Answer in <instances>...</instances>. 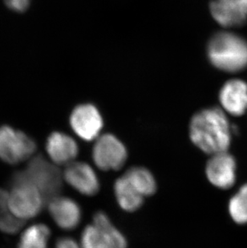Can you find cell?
Instances as JSON below:
<instances>
[{"mask_svg": "<svg viewBox=\"0 0 247 248\" xmlns=\"http://www.w3.org/2000/svg\"><path fill=\"white\" fill-rule=\"evenodd\" d=\"M9 211L8 209V192L0 189V214Z\"/></svg>", "mask_w": 247, "mask_h": 248, "instance_id": "22", "label": "cell"}, {"mask_svg": "<svg viewBox=\"0 0 247 248\" xmlns=\"http://www.w3.org/2000/svg\"><path fill=\"white\" fill-rule=\"evenodd\" d=\"M47 208L51 218L62 229L71 231L78 227L81 221L80 206L68 197H55L47 202Z\"/></svg>", "mask_w": 247, "mask_h": 248, "instance_id": "11", "label": "cell"}, {"mask_svg": "<svg viewBox=\"0 0 247 248\" xmlns=\"http://www.w3.org/2000/svg\"><path fill=\"white\" fill-rule=\"evenodd\" d=\"M92 156L100 170H119L127 162L128 151L114 134H104L95 140Z\"/></svg>", "mask_w": 247, "mask_h": 248, "instance_id": "6", "label": "cell"}, {"mask_svg": "<svg viewBox=\"0 0 247 248\" xmlns=\"http://www.w3.org/2000/svg\"><path fill=\"white\" fill-rule=\"evenodd\" d=\"M219 98L223 108L231 114L243 115L247 109V84L243 80H230L222 87Z\"/></svg>", "mask_w": 247, "mask_h": 248, "instance_id": "14", "label": "cell"}, {"mask_svg": "<svg viewBox=\"0 0 247 248\" xmlns=\"http://www.w3.org/2000/svg\"><path fill=\"white\" fill-rule=\"evenodd\" d=\"M230 213L238 223L247 222V185L243 186L240 191L230 202Z\"/></svg>", "mask_w": 247, "mask_h": 248, "instance_id": "18", "label": "cell"}, {"mask_svg": "<svg viewBox=\"0 0 247 248\" xmlns=\"http://www.w3.org/2000/svg\"><path fill=\"white\" fill-rule=\"evenodd\" d=\"M81 248H128L125 237L112 224L108 216L98 211L81 234Z\"/></svg>", "mask_w": 247, "mask_h": 248, "instance_id": "4", "label": "cell"}, {"mask_svg": "<svg viewBox=\"0 0 247 248\" xmlns=\"http://www.w3.org/2000/svg\"><path fill=\"white\" fill-rule=\"evenodd\" d=\"M113 190L117 203L124 211L134 212L144 204L145 197L136 190L124 174L115 181Z\"/></svg>", "mask_w": 247, "mask_h": 248, "instance_id": "15", "label": "cell"}, {"mask_svg": "<svg viewBox=\"0 0 247 248\" xmlns=\"http://www.w3.org/2000/svg\"><path fill=\"white\" fill-rule=\"evenodd\" d=\"M25 221L17 218L11 211L0 214V231L7 234H15L19 232L24 225Z\"/></svg>", "mask_w": 247, "mask_h": 248, "instance_id": "19", "label": "cell"}, {"mask_svg": "<svg viewBox=\"0 0 247 248\" xmlns=\"http://www.w3.org/2000/svg\"><path fill=\"white\" fill-rule=\"evenodd\" d=\"M213 18L225 28L242 26L247 19V0H214L210 6Z\"/></svg>", "mask_w": 247, "mask_h": 248, "instance_id": "10", "label": "cell"}, {"mask_svg": "<svg viewBox=\"0 0 247 248\" xmlns=\"http://www.w3.org/2000/svg\"><path fill=\"white\" fill-rule=\"evenodd\" d=\"M46 150L50 159L56 166H68L77 159L79 146L68 134L53 132L48 137Z\"/></svg>", "mask_w": 247, "mask_h": 248, "instance_id": "12", "label": "cell"}, {"mask_svg": "<svg viewBox=\"0 0 247 248\" xmlns=\"http://www.w3.org/2000/svg\"><path fill=\"white\" fill-rule=\"evenodd\" d=\"M63 178L73 189L86 196H94L100 191L98 177L93 167L86 162L74 161L66 166Z\"/></svg>", "mask_w": 247, "mask_h": 248, "instance_id": "9", "label": "cell"}, {"mask_svg": "<svg viewBox=\"0 0 247 248\" xmlns=\"http://www.w3.org/2000/svg\"><path fill=\"white\" fill-rule=\"evenodd\" d=\"M69 122L75 134L87 141L96 140L104 126L102 115L96 106L90 103L75 107Z\"/></svg>", "mask_w": 247, "mask_h": 248, "instance_id": "8", "label": "cell"}, {"mask_svg": "<svg viewBox=\"0 0 247 248\" xmlns=\"http://www.w3.org/2000/svg\"><path fill=\"white\" fill-rule=\"evenodd\" d=\"M192 142L210 155L226 152L231 143L228 120L221 109L206 108L197 112L189 123Z\"/></svg>", "mask_w": 247, "mask_h": 248, "instance_id": "1", "label": "cell"}, {"mask_svg": "<svg viewBox=\"0 0 247 248\" xmlns=\"http://www.w3.org/2000/svg\"><path fill=\"white\" fill-rule=\"evenodd\" d=\"M45 204L42 194L31 183L12 181V190L8 192V209L15 217L24 221L34 218Z\"/></svg>", "mask_w": 247, "mask_h": 248, "instance_id": "5", "label": "cell"}, {"mask_svg": "<svg viewBox=\"0 0 247 248\" xmlns=\"http://www.w3.org/2000/svg\"><path fill=\"white\" fill-rule=\"evenodd\" d=\"M56 248H81V247L74 239L63 237L57 240Z\"/></svg>", "mask_w": 247, "mask_h": 248, "instance_id": "21", "label": "cell"}, {"mask_svg": "<svg viewBox=\"0 0 247 248\" xmlns=\"http://www.w3.org/2000/svg\"><path fill=\"white\" fill-rule=\"evenodd\" d=\"M49 227L42 223L31 225L23 232L18 248H47Z\"/></svg>", "mask_w": 247, "mask_h": 248, "instance_id": "17", "label": "cell"}, {"mask_svg": "<svg viewBox=\"0 0 247 248\" xmlns=\"http://www.w3.org/2000/svg\"><path fill=\"white\" fill-rule=\"evenodd\" d=\"M24 180L35 186L42 194L45 203L60 195L63 187V173L58 166L42 155L32 157L24 170L15 174L12 181Z\"/></svg>", "mask_w": 247, "mask_h": 248, "instance_id": "3", "label": "cell"}, {"mask_svg": "<svg viewBox=\"0 0 247 248\" xmlns=\"http://www.w3.org/2000/svg\"><path fill=\"white\" fill-rule=\"evenodd\" d=\"M32 138L10 126L0 127V158L8 164H18L32 157L36 150Z\"/></svg>", "mask_w": 247, "mask_h": 248, "instance_id": "7", "label": "cell"}, {"mask_svg": "<svg viewBox=\"0 0 247 248\" xmlns=\"http://www.w3.org/2000/svg\"><path fill=\"white\" fill-rule=\"evenodd\" d=\"M205 172L213 185L227 189L233 186L235 180V162L226 152L218 153L207 162Z\"/></svg>", "mask_w": 247, "mask_h": 248, "instance_id": "13", "label": "cell"}, {"mask_svg": "<svg viewBox=\"0 0 247 248\" xmlns=\"http://www.w3.org/2000/svg\"><path fill=\"white\" fill-rule=\"evenodd\" d=\"M129 183L142 196L154 195L157 190V184L154 174L142 166H133L124 173Z\"/></svg>", "mask_w": 247, "mask_h": 248, "instance_id": "16", "label": "cell"}, {"mask_svg": "<svg viewBox=\"0 0 247 248\" xmlns=\"http://www.w3.org/2000/svg\"><path fill=\"white\" fill-rule=\"evenodd\" d=\"M6 4L15 12H24L28 8L30 0H5Z\"/></svg>", "mask_w": 247, "mask_h": 248, "instance_id": "20", "label": "cell"}, {"mask_svg": "<svg viewBox=\"0 0 247 248\" xmlns=\"http://www.w3.org/2000/svg\"><path fill=\"white\" fill-rule=\"evenodd\" d=\"M207 53L213 65L221 70L236 73L247 66V42L233 33L215 34L208 44Z\"/></svg>", "mask_w": 247, "mask_h": 248, "instance_id": "2", "label": "cell"}]
</instances>
